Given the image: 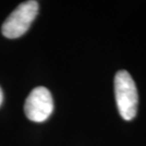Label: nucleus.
Here are the masks:
<instances>
[{
    "instance_id": "3",
    "label": "nucleus",
    "mask_w": 146,
    "mask_h": 146,
    "mask_svg": "<svg viewBox=\"0 0 146 146\" xmlns=\"http://www.w3.org/2000/svg\"><path fill=\"white\" fill-rule=\"evenodd\" d=\"M25 114L30 121L43 122L46 121L53 111V100L46 87L37 86L25 102Z\"/></svg>"
},
{
    "instance_id": "1",
    "label": "nucleus",
    "mask_w": 146,
    "mask_h": 146,
    "mask_svg": "<svg viewBox=\"0 0 146 146\" xmlns=\"http://www.w3.org/2000/svg\"><path fill=\"white\" fill-rule=\"evenodd\" d=\"M115 96L119 113L125 121H131L138 111L139 96L135 82L126 70H119L114 79Z\"/></svg>"
},
{
    "instance_id": "4",
    "label": "nucleus",
    "mask_w": 146,
    "mask_h": 146,
    "mask_svg": "<svg viewBox=\"0 0 146 146\" xmlns=\"http://www.w3.org/2000/svg\"><path fill=\"white\" fill-rule=\"evenodd\" d=\"M2 102H3V92H2L1 87H0V106L2 104Z\"/></svg>"
},
{
    "instance_id": "2",
    "label": "nucleus",
    "mask_w": 146,
    "mask_h": 146,
    "mask_svg": "<svg viewBox=\"0 0 146 146\" xmlns=\"http://www.w3.org/2000/svg\"><path fill=\"white\" fill-rule=\"evenodd\" d=\"M39 4L34 0L23 2L7 17L2 25V34L9 39L22 36L38 14Z\"/></svg>"
}]
</instances>
